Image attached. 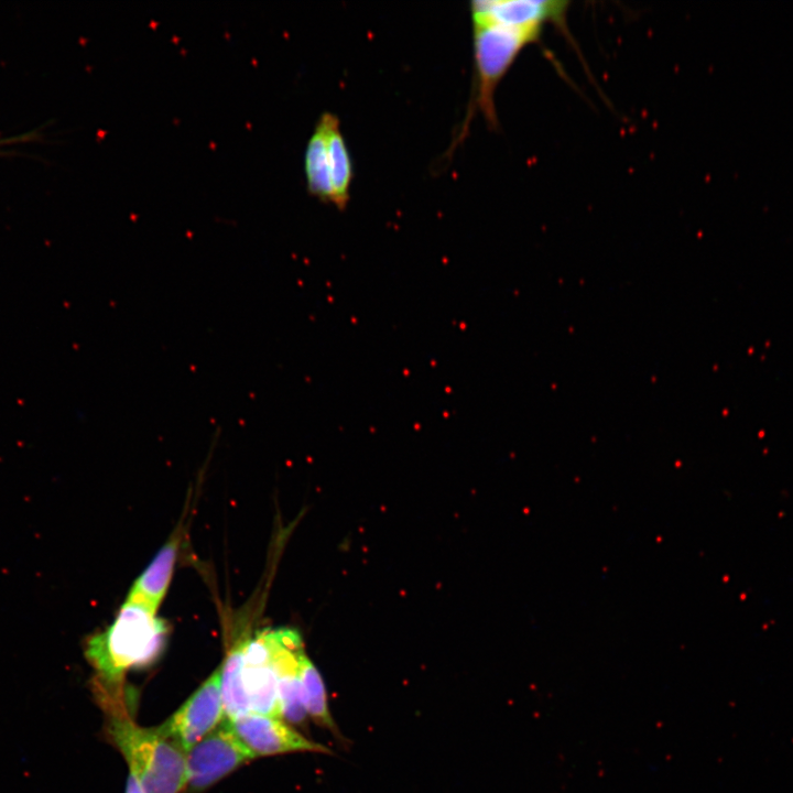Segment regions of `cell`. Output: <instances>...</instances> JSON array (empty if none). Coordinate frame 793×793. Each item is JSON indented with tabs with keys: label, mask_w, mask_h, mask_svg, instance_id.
<instances>
[{
	"label": "cell",
	"mask_w": 793,
	"mask_h": 793,
	"mask_svg": "<svg viewBox=\"0 0 793 793\" xmlns=\"http://www.w3.org/2000/svg\"><path fill=\"white\" fill-rule=\"evenodd\" d=\"M152 607L127 598L113 622L90 637L85 654L97 672L99 704L123 703V678L128 671L151 664L161 654L167 626Z\"/></svg>",
	"instance_id": "1"
},
{
	"label": "cell",
	"mask_w": 793,
	"mask_h": 793,
	"mask_svg": "<svg viewBox=\"0 0 793 793\" xmlns=\"http://www.w3.org/2000/svg\"><path fill=\"white\" fill-rule=\"evenodd\" d=\"M107 734L145 793H180L186 786V752L159 727L134 723L126 707L105 710Z\"/></svg>",
	"instance_id": "2"
},
{
	"label": "cell",
	"mask_w": 793,
	"mask_h": 793,
	"mask_svg": "<svg viewBox=\"0 0 793 793\" xmlns=\"http://www.w3.org/2000/svg\"><path fill=\"white\" fill-rule=\"evenodd\" d=\"M475 57V96L472 109L481 111L492 128L498 124L495 91L520 52L540 37L514 29L472 22Z\"/></svg>",
	"instance_id": "3"
},
{
	"label": "cell",
	"mask_w": 793,
	"mask_h": 793,
	"mask_svg": "<svg viewBox=\"0 0 793 793\" xmlns=\"http://www.w3.org/2000/svg\"><path fill=\"white\" fill-rule=\"evenodd\" d=\"M254 758L224 720L186 751V785L203 791Z\"/></svg>",
	"instance_id": "4"
},
{
	"label": "cell",
	"mask_w": 793,
	"mask_h": 793,
	"mask_svg": "<svg viewBox=\"0 0 793 793\" xmlns=\"http://www.w3.org/2000/svg\"><path fill=\"white\" fill-rule=\"evenodd\" d=\"M224 720L219 666L167 720L157 727L186 752Z\"/></svg>",
	"instance_id": "5"
},
{
	"label": "cell",
	"mask_w": 793,
	"mask_h": 793,
	"mask_svg": "<svg viewBox=\"0 0 793 793\" xmlns=\"http://www.w3.org/2000/svg\"><path fill=\"white\" fill-rule=\"evenodd\" d=\"M565 0H482L470 6L472 22L492 23L541 36L547 23L565 29Z\"/></svg>",
	"instance_id": "6"
},
{
	"label": "cell",
	"mask_w": 793,
	"mask_h": 793,
	"mask_svg": "<svg viewBox=\"0 0 793 793\" xmlns=\"http://www.w3.org/2000/svg\"><path fill=\"white\" fill-rule=\"evenodd\" d=\"M225 721L256 758L291 752L333 754L329 748L307 739L278 717L250 711Z\"/></svg>",
	"instance_id": "7"
},
{
	"label": "cell",
	"mask_w": 793,
	"mask_h": 793,
	"mask_svg": "<svg viewBox=\"0 0 793 793\" xmlns=\"http://www.w3.org/2000/svg\"><path fill=\"white\" fill-rule=\"evenodd\" d=\"M242 680L250 711L281 718L271 630L246 639Z\"/></svg>",
	"instance_id": "8"
},
{
	"label": "cell",
	"mask_w": 793,
	"mask_h": 793,
	"mask_svg": "<svg viewBox=\"0 0 793 793\" xmlns=\"http://www.w3.org/2000/svg\"><path fill=\"white\" fill-rule=\"evenodd\" d=\"M273 664L278 676L280 717L289 725L307 726V713L303 702L298 677V655L304 650L301 636L293 629L271 630Z\"/></svg>",
	"instance_id": "9"
},
{
	"label": "cell",
	"mask_w": 793,
	"mask_h": 793,
	"mask_svg": "<svg viewBox=\"0 0 793 793\" xmlns=\"http://www.w3.org/2000/svg\"><path fill=\"white\" fill-rule=\"evenodd\" d=\"M180 547V539L169 540L135 579L127 598L157 610L169 589Z\"/></svg>",
	"instance_id": "10"
},
{
	"label": "cell",
	"mask_w": 793,
	"mask_h": 793,
	"mask_svg": "<svg viewBox=\"0 0 793 793\" xmlns=\"http://www.w3.org/2000/svg\"><path fill=\"white\" fill-rule=\"evenodd\" d=\"M326 124L329 175L333 189V204L345 209L352 181L351 157L340 130L338 118L329 112L322 115Z\"/></svg>",
	"instance_id": "11"
},
{
	"label": "cell",
	"mask_w": 793,
	"mask_h": 793,
	"mask_svg": "<svg viewBox=\"0 0 793 793\" xmlns=\"http://www.w3.org/2000/svg\"><path fill=\"white\" fill-rule=\"evenodd\" d=\"M246 639H238L230 647L220 665V691L227 721L250 713L242 680Z\"/></svg>",
	"instance_id": "12"
},
{
	"label": "cell",
	"mask_w": 793,
	"mask_h": 793,
	"mask_svg": "<svg viewBox=\"0 0 793 793\" xmlns=\"http://www.w3.org/2000/svg\"><path fill=\"white\" fill-rule=\"evenodd\" d=\"M308 194L323 203H333L329 175L326 124L323 116L308 140L304 157Z\"/></svg>",
	"instance_id": "13"
},
{
	"label": "cell",
	"mask_w": 793,
	"mask_h": 793,
	"mask_svg": "<svg viewBox=\"0 0 793 793\" xmlns=\"http://www.w3.org/2000/svg\"><path fill=\"white\" fill-rule=\"evenodd\" d=\"M298 677L307 716L317 726L325 728L334 736L341 738L329 710L323 678L318 670L305 654L304 650L298 655Z\"/></svg>",
	"instance_id": "14"
},
{
	"label": "cell",
	"mask_w": 793,
	"mask_h": 793,
	"mask_svg": "<svg viewBox=\"0 0 793 793\" xmlns=\"http://www.w3.org/2000/svg\"><path fill=\"white\" fill-rule=\"evenodd\" d=\"M124 793H145L139 780L130 772Z\"/></svg>",
	"instance_id": "15"
},
{
	"label": "cell",
	"mask_w": 793,
	"mask_h": 793,
	"mask_svg": "<svg viewBox=\"0 0 793 793\" xmlns=\"http://www.w3.org/2000/svg\"><path fill=\"white\" fill-rule=\"evenodd\" d=\"M34 137L35 135L32 133V134H23L21 137H14V138H10V139L0 140V146L10 144V143H14V142H24L28 140H33Z\"/></svg>",
	"instance_id": "16"
}]
</instances>
